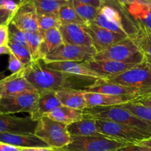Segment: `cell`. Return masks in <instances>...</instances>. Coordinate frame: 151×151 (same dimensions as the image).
Listing matches in <instances>:
<instances>
[{"instance_id":"1","label":"cell","mask_w":151,"mask_h":151,"mask_svg":"<svg viewBox=\"0 0 151 151\" xmlns=\"http://www.w3.org/2000/svg\"><path fill=\"white\" fill-rule=\"evenodd\" d=\"M24 77L38 93L70 88L73 75L47 67L42 60H33L24 69Z\"/></svg>"},{"instance_id":"2","label":"cell","mask_w":151,"mask_h":151,"mask_svg":"<svg viewBox=\"0 0 151 151\" xmlns=\"http://www.w3.org/2000/svg\"><path fill=\"white\" fill-rule=\"evenodd\" d=\"M85 118L104 119L124 124L134 128L151 138V123L131 114L121 106L111 107L86 108L83 110Z\"/></svg>"},{"instance_id":"3","label":"cell","mask_w":151,"mask_h":151,"mask_svg":"<svg viewBox=\"0 0 151 151\" xmlns=\"http://www.w3.org/2000/svg\"><path fill=\"white\" fill-rule=\"evenodd\" d=\"M34 134L52 148H64L72 142L67 125L52 120L47 116L37 122Z\"/></svg>"},{"instance_id":"4","label":"cell","mask_w":151,"mask_h":151,"mask_svg":"<svg viewBox=\"0 0 151 151\" xmlns=\"http://www.w3.org/2000/svg\"><path fill=\"white\" fill-rule=\"evenodd\" d=\"M93 60H110L140 64L145 61V57L134 40L128 37L109 48L97 52Z\"/></svg>"},{"instance_id":"5","label":"cell","mask_w":151,"mask_h":151,"mask_svg":"<svg viewBox=\"0 0 151 151\" xmlns=\"http://www.w3.org/2000/svg\"><path fill=\"white\" fill-rule=\"evenodd\" d=\"M96 127L97 131L104 137L126 144H135L150 138L147 134L135 128L114 121L96 119Z\"/></svg>"},{"instance_id":"6","label":"cell","mask_w":151,"mask_h":151,"mask_svg":"<svg viewBox=\"0 0 151 151\" xmlns=\"http://www.w3.org/2000/svg\"><path fill=\"white\" fill-rule=\"evenodd\" d=\"M109 82L137 88L142 95L151 93V67L145 60L132 69L106 80Z\"/></svg>"},{"instance_id":"7","label":"cell","mask_w":151,"mask_h":151,"mask_svg":"<svg viewBox=\"0 0 151 151\" xmlns=\"http://www.w3.org/2000/svg\"><path fill=\"white\" fill-rule=\"evenodd\" d=\"M104 136L72 137V142L65 147L66 151H116L127 145Z\"/></svg>"},{"instance_id":"8","label":"cell","mask_w":151,"mask_h":151,"mask_svg":"<svg viewBox=\"0 0 151 151\" xmlns=\"http://www.w3.org/2000/svg\"><path fill=\"white\" fill-rule=\"evenodd\" d=\"M97 52L94 47L63 44L41 60L44 63L57 61L86 62L92 60Z\"/></svg>"},{"instance_id":"9","label":"cell","mask_w":151,"mask_h":151,"mask_svg":"<svg viewBox=\"0 0 151 151\" xmlns=\"http://www.w3.org/2000/svg\"><path fill=\"white\" fill-rule=\"evenodd\" d=\"M38 99V93H27L19 95L8 96L0 100V114H13L29 113L33 110Z\"/></svg>"},{"instance_id":"10","label":"cell","mask_w":151,"mask_h":151,"mask_svg":"<svg viewBox=\"0 0 151 151\" xmlns=\"http://www.w3.org/2000/svg\"><path fill=\"white\" fill-rule=\"evenodd\" d=\"M24 69L0 80V100L8 96L37 92L25 78Z\"/></svg>"},{"instance_id":"11","label":"cell","mask_w":151,"mask_h":151,"mask_svg":"<svg viewBox=\"0 0 151 151\" xmlns=\"http://www.w3.org/2000/svg\"><path fill=\"white\" fill-rule=\"evenodd\" d=\"M85 26L87 32L91 37L93 46L97 52L103 51L129 37L127 35L116 33L97 26L93 22L87 23Z\"/></svg>"},{"instance_id":"12","label":"cell","mask_w":151,"mask_h":151,"mask_svg":"<svg viewBox=\"0 0 151 151\" xmlns=\"http://www.w3.org/2000/svg\"><path fill=\"white\" fill-rule=\"evenodd\" d=\"M83 91L114 96L132 97H135V99L142 95L141 91L137 89V88L109 82L106 80H97L94 81V83L87 86Z\"/></svg>"},{"instance_id":"13","label":"cell","mask_w":151,"mask_h":151,"mask_svg":"<svg viewBox=\"0 0 151 151\" xmlns=\"http://www.w3.org/2000/svg\"><path fill=\"white\" fill-rule=\"evenodd\" d=\"M83 63L87 67L101 75L105 80L117 76L139 65L134 64V63H123V62L116 61V60H93V59L88 61L83 62Z\"/></svg>"},{"instance_id":"14","label":"cell","mask_w":151,"mask_h":151,"mask_svg":"<svg viewBox=\"0 0 151 151\" xmlns=\"http://www.w3.org/2000/svg\"><path fill=\"white\" fill-rule=\"evenodd\" d=\"M37 122L28 117H19L12 114H0V133L34 134Z\"/></svg>"},{"instance_id":"15","label":"cell","mask_w":151,"mask_h":151,"mask_svg":"<svg viewBox=\"0 0 151 151\" xmlns=\"http://www.w3.org/2000/svg\"><path fill=\"white\" fill-rule=\"evenodd\" d=\"M11 22L25 32L38 31L37 13L32 0L21 4Z\"/></svg>"},{"instance_id":"16","label":"cell","mask_w":151,"mask_h":151,"mask_svg":"<svg viewBox=\"0 0 151 151\" xmlns=\"http://www.w3.org/2000/svg\"><path fill=\"white\" fill-rule=\"evenodd\" d=\"M85 25L79 24H60L58 29L61 33L64 44L94 47Z\"/></svg>"},{"instance_id":"17","label":"cell","mask_w":151,"mask_h":151,"mask_svg":"<svg viewBox=\"0 0 151 151\" xmlns=\"http://www.w3.org/2000/svg\"><path fill=\"white\" fill-rule=\"evenodd\" d=\"M93 23L112 32L127 35L124 29L123 19L121 15L113 7L108 5H103L99 10L98 14Z\"/></svg>"},{"instance_id":"18","label":"cell","mask_w":151,"mask_h":151,"mask_svg":"<svg viewBox=\"0 0 151 151\" xmlns=\"http://www.w3.org/2000/svg\"><path fill=\"white\" fill-rule=\"evenodd\" d=\"M44 62V61H43ZM46 66L53 70L64 72L77 77L91 78L96 80H105L101 75L87 67L83 62L57 61L44 63Z\"/></svg>"},{"instance_id":"19","label":"cell","mask_w":151,"mask_h":151,"mask_svg":"<svg viewBox=\"0 0 151 151\" xmlns=\"http://www.w3.org/2000/svg\"><path fill=\"white\" fill-rule=\"evenodd\" d=\"M60 106L61 103L58 98L56 91H42L38 93V99L29 116L33 121L38 122L41 118Z\"/></svg>"},{"instance_id":"20","label":"cell","mask_w":151,"mask_h":151,"mask_svg":"<svg viewBox=\"0 0 151 151\" xmlns=\"http://www.w3.org/2000/svg\"><path fill=\"white\" fill-rule=\"evenodd\" d=\"M0 142L17 147H50L35 134L0 133Z\"/></svg>"},{"instance_id":"21","label":"cell","mask_w":151,"mask_h":151,"mask_svg":"<svg viewBox=\"0 0 151 151\" xmlns=\"http://www.w3.org/2000/svg\"><path fill=\"white\" fill-rule=\"evenodd\" d=\"M85 91V97L87 108L92 107H111L122 106L129 102H132L135 97L125 96H114L101 93Z\"/></svg>"},{"instance_id":"22","label":"cell","mask_w":151,"mask_h":151,"mask_svg":"<svg viewBox=\"0 0 151 151\" xmlns=\"http://www.w3.org/2000/svg\"><path fill=\"white\" fill-rule=\"evenodd\" d=\"M85 91L76 88H65L56 91L58 98L61 105L72 109L83 111L87 108Z\"/></svg>"},{"instance_id":"23","label":"cell","mask_w":151,"mask_h":151,"mask_svg":"<svg viewBox=\"0 0 151 151\" xmlns=\"http://www.w3.org/2000/svg\"><path fill=\"white\" fill-rule=\"evenodd\" d=\"M44 116L66 125H69L83 119L84 114L83 111L72 109L61 105Z\"/></svg>"},{"instance_id":"24","label":"cell","mask_w":151,"mask_h":151,"mask_svg":"<svg viewBox=\"0 0 151 151\" xmlns=\"http://www.w3.org/2000/svg\"><path fill=\"white\" fill-rule=\"evenodd\" d=\"M104 5H108L113 7L119 12L123 19L124 29L125 32L130 38H133L137 34L139 29V25L135 20L130 15L126 7L122 5L119 0H102Z\"/></svg>"},{"instance_id":"25","label":"cell","mask_w":151,"mask_h":151,"mask_svg":"<svg viewBox=\"0 0 151 151\" xmlns=\"http://www.w3.org/2000/svg\"><path fill=\"white\" fill-rule=\"evenodd\" d=\"M67 131L71 137H89L103 136L97 131L96 120L85 118L80 121L67 125Z\"/></svg>"},{"instance_id":"26","label":"cell","mask_w":151,"mask_h":151,"mask_svg":"<svg viewBox=\"0 0 151 151\" xmlns=\"http://www.w3.org/2000/svg\"><path fill=\"white\" fill-rule=\"evenodd\" d=\"M41 33L44 38L40 48V58L41 60L49 53L64 44V42L58 28H53Z\"/></svg>"},{"instance_id":"27","label":"cell","mask_w":151,"mask_h":151,"mask_svg":"<svg viewBox=\"0 0 151 151\" xmlns=\"http://www.w3.org/2000/svg\"><path fill=\"white\" fill-rule=\"evenodd\" d=\"M126 8L138 24L142 25L151 32V4H131Z\"/></svg>"},{"instance_id":"28","label":"cell","mask_w":151,"mask_h":151,"mask_svg":"<svg viewBox=\"0 0 151 151\" xmlns=\"http://www.w3.org/2000/svg\"><path fill=\"white\" fill-rule=\"evenodd\" d=\"M139 25L137 34L132 38L145 57V60L151 63V32L142 25Z\"/></svg>"},{"instance_id":"29","label":"cell","mask_w":151,"mask_h":151,"mask_svg":"<svg viewBox=\"0 0 151 151\" xmlns=\"http://www.w3.org/2000/svg\"><path fill=\"white\" fill-rule=\"evenodd\" d=\"M37 14L55 15L58 17L60 7L68 1L64 0H32Z\"/></svg>"},{"instance_id":"30","label":"cell","mask_w":151,"mask_h":151,"mask_svg":"<svg viewBox=\"0 0 151 151\" xmlns=\"http://www.w3.org/2000/svg\"><path fill=\"white\" fill-rule=\"evenodd\" d=\"M68 1L73 7L78 16L86 24L94 22L99 13L100 9L96 8L89 4H84L77 0H68Z\"/></svg>"},{"instance_id":"31","label":"cell","mask_w":151,"mask_h":151,"mask_svg":"<svg viewBox=\"0 0 151 151\" xmlns=\"http://www.w3.org/2000/svg\"><path fill=\"white\" fill-rule=\"evenodd\" d=\"M58 19L60 23L86 24V23L78 16L69 1L60 7L58 12Z\"/></svg>"},{"instance_id":"32","label":"cell","mask_w":151,"mask_h":151,"mask_svg":"<svg viewBox=\"0 0 151 151\" xmlns=\"http://www.w3.org/2000/svg\"><path fill=\"white\" fill-rule=\"evenodd\" d=\"M26 41L27 48L29 49L32 60H41L40 58V48L43 42V35L39 31L36 32H26Z\"/></svg>"},{"instance_id":"33","label":"cell","mask_w":151,"mask_h":151,"mask_svg":"<svg viewBox=\"0 0 151 151\" xmlns=\"http://www.w3.org/2000/svg\"><path fill=\"white\" fill-rule=\"evenodd\" d=\"M121 106L137 117L151 123V108L133 102H129Z\"/></svg>"},{"instance_id":"34","label":"cell","mask_w":151,"mask_h":151,"mask_svg":"<svg viewBox=\"0 0 151 151\" xmlns=\"http://www.w3.org/2000/svg\"><path fill=\"white\" fill-rule=\"evenodd\" d=\"M37 19L40 32H46L53 28H58L61 24L58 17L55 15L37 14Z\"/></svg>"},{"instance_id":"35","label":"cell","mask_w":151,"mask_h":151,"mask_svg":"<svg viewBox=\"0 0 151 151\" xmlns=\"http://www.w3.org/2000/svg\"><path fill=\"white\" fill-rule=\"evenodd\" d=\"M8 47H10L12 52L16 55V57L19 59L22 63L24 66H27L33 61L32 60V55L29 52L27 47H23V46L18 45V44H13V43H8Z\"/></svg>"},{"instance_id":"36","label":"cell","mask_w":151,"mask_h":151,"mask_svg":"<svg viewBox=\"0 0 151 151\" xmlns=\"http://www.w3.org/2000/svg\"><path fill=\"white\" fill-rule=\"evenodd\" d=\"M9 30V41L18 45L27 47L26 41V34L25 32L19 29L14 24L10 23L8 24Z\"/></svg>"},{"instance_id":"37","label":"cell","mask_w":151,"mask_h":151,"mask_svg":"<svg viewBox=\"0 0 151 151\" xmlns=\"http://www.w3.org/2000/svg\"><path fill=\"white\" fill-rule=\"evenodd\" d=\"M30 0H0V7L16 13L21 4Z\"/></svg>"},{"instance_id":"38","label":"cell","mask_w":151,"mask_h":151,"mask_svg":"<svg viewBox=\"0 0 151 151\" xmlns=\"http://www.w3.org/2000/svg\"><path fill=\"white\" fill-rule=\"evenodd\" d=\"M24 68V66L22 65V63H21L20 60H19V59L16 57V55L11 52L10 54L9 55V70H10L12 73H15V72H19V71L22 70Z\"/></svg>"},{"instance_id":"39","label":"cell","mask_w":151,"mask_h":151,"mask_svg":"<svg viewBox=\"0 0 151 151\" xmlns=\"http://www.w3.org/2000/svg\"><path fill=\"white\" fill-rule=\"evenodd\" d=\"M14 12L7 9L0 7V26L1 25H8L13 19L15 15Z\"/></svg>"},{"instance_id":"40","label":"cell","mask_w":151,"mask_h":151,"mask_svg":"<svg viewBox=\"0 0 151 151\" xmlns=\"http://www.w3.org/2000/svg\"><path fill=\"white\" fill-rule=\"evenodd\" d=\"M9 30L8 25L0 26V47L8 46Z\"/></svg>"},{"instance_id":"41","label":"cell","mask_w":151,"mask_h":151,"mask_svg":"<svg viewBox=\"0 0 151 151\" xmlns=\"http://www.w3.org/2000/svg\"><path fill=\"white\" fill-rule=\"evenodd\" d=\"M116 151H151V148L136 144H129L119 148Z\"/></svg>"},{"instance_id":"42","label":"cell","mask_w":151,"mask_h":151,"mask_svg":"<svg viewBox=\"0 0 151 151\" xmlns=\"http://www.w3.org/2000/svg\"><path fill=\"white\" fill-rule=\"evenodd\" d=\"M132 102L151 108V93L148 94H145V95L139 96V97L134 99Z\"/></svg>"},{"instance_id":"43","label":"cell","mask_w":151,"mask_h":151,"mask_svg":"<svg viewBox=\"0 0 151 151\" xmlns=\"http://www.w3.org/2000/svg\"><path fill=\"white\" fill-rule=\"evenodd\" d=\"M119 2L125 7L131 4H151V0H119Z\"/></svg>"},{"instance_id":"44","label":"cell","mask_w":151,"mask_h":151,"mask_svg":"<svg viewBox=\"0 0 151 151\" xmlns=\"http://www.w3.org/2000/svg\"><path fill=\"white\" fill-rule=\"evenodd\" d=\"M20 150L21 151H66L63 148L56 149L52 147H30V148L20 147Z\"/></svg>"},{"instance_id":"45","label":"cell","mask_w":151,"mask_h":151,"mask_svg":"<svg viewBox=\"0 0 151 151\" xmlns=\"http://www.w3.org/2000/svg\"><path fill=\"white\" fill-rule=\"evenodd\" d=\"M77 1H81V2L84 3V4H89V5H91L98 9H100L104 5L102 0H77Z\"/></svg>"},{"instance_id":"46","label":"cell","mask_w":151,"mask_h":151,"mask_svg":"<svg viewBox=\"0 0 151 151\" xmlns=\"http://www.w3.org/2000/svg\"><path fill=\"white\" fill-rule=\"evenodd\" d=\"M0 151H21L20 147H15L0 142Z\"/></svg>"},{"instance_id":"47","label":"cell","mask_w":151,"mask_h":151,"mask_svg":"<svg viewBox=\"0 0 151 151\" xmlns=\"http://www.w3.org/2000/svg\"><path fill=\"white\" fill-rule=\"evenodd\" d=\"M135 144L140 146H144V147H147L151 148V138L145 139H143L142 141H139L137 142H136Z\"/></svg>"},{"instance_id":"48","label":"cell","mask_w":151,"mask_h":151,"mask_svg":"<svg viewBox=\"0 0 151 151\" xmlns=\"http://www.w3.org/2000/svg\"><path fill=\"white\" fill-rule=\"evenodd\" d=\"M11 52L10 47L8 46H3L0 47V55H10Z\"/></svg>"},{"instance_id":"49","label":"cell","mask_w":151,"mask_h":151,"mask_svg":"<svg viewBox=\"0 0 151 151\" xmlns=\"http://www.w3.org/2000/svg\"><path fill=\"white\" fill-rule=\"evenodd\" d=\"M145 61H146V60H145ZM147 63H148V64L150 65V66L151 67V63H149V62H147Z\"/></svg>"},{"instance_id":"50","label":"cell","mask_w":151,"mask_h":151,"mask_svg":"<svg viewBox=\"0 0 151 151\" xmlns=\"http://www.w3.org/2000/svg\"><path fill=\"white\" fill-rule=\"evenodd\" d=\"M64 1H66V0H64Z\"/></svg>"},{"instance_id":"51","label":"cell","mask_w":151,"mask_h":151,"mask_svg":"<svg viewBox=\"0 0 151 151\" xmlns=\"http://www.w3.org/2000/svg\"><path fill=\"white\" fill-rule=\"evenodd\" d=\"M66 1H68V0H66Z\"/></svg>"}]
</instances>
